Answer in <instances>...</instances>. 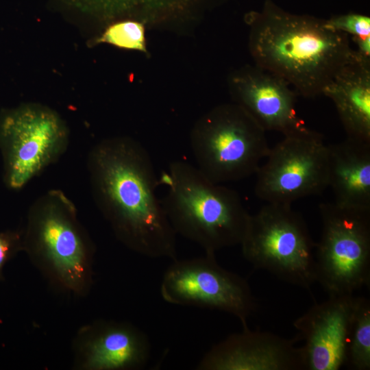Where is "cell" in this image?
I'll return each mask as SVG.
<instances>
[{"instance_id": "cell-16", "label": "cell", "mask_w": 370, "mask_h": 370, "mask_svg": "<svg viewBox=\"0 0 370 370\" xmlns=\"http://www.w3.org/2000/svg\"><path fill=\"white\" fill-rule=\"evenodd\" d=\"M328 147V186L340 206L370 210V142L346 138Z\"/></svg>"}, {"instance_id": "cell-4", "label": "cell", "mask_w": 370, "mask_h": 370, "mask_svg": "<svg viewBox=\"0 0 370 370\" xmlns=\"http://www.w3.org/2000/svg\"><path fill=\"white\" fill-rule=\"evenodd\" d=\"M165 180L168 189L161 202L176 234L205 252L241 243L250 214L236 191L183 160L169 164Z\"/></svg>"}, {"instance_id": "cell-22", "label": "cell", "mask_w": 370, "mask_h": 370, "mask_svg": "<svg viewBox=\"0 0 370 370\" xmlns=\"http://www.w3.org/2000/svg\"><path fill=\"white\" fill-rule=\"evenodd\" d=\"M355 45V51L361 57L370 59V36L352 37Z\"/></svg>"}, {"instance_id": "cell-1", "label": "cell", "mask_w": 370, "mask_h": 370, "mask_svg": "<svg viewBox=\"0 0 370 370\" xmlns=\"http://www.w3.org/2000/svg\"><path fill=\"white\" fill-rule=\"evenodd\" d=\"M92 197L116 238L150 258H177L176 234L156 194L157 178L146 149L129 137L103 140L87 161Z\"/></svg>"}, {"instance_id": "cell-8", "label": "cell", "mask_w": 370, "mask_h": 370, "mask_svg": "<svg viewBox=\"0 0 370 370\" xmlns=\"http://www.w3.org/2000/svg\"><path fill=\"white\" fill-rule=\"evenodd\" d=\"M322 222L316 244L317 282L329 295H353L370 284V210L319 206Z\"/></svg>"}, {"instance_id": "cell-7", "label": "cell", "mask_w": 370, "mask_h": 370, "mask_svg": "<svg viewBox=\"0 0 370 370\" xmlns=\"http://www.w3.org/2000/svg\"><path fill=\"white\" fill-rule=\"evenodd\" d=\"M68 127L52 109L25 103L0 113L3 180L17 190L56 162L67 149Z\"/></svg>"}, {"instance_id": "cell-13", "label": "cell", "mask_w": 370, "mask_h": 370, "mask_svg": "<svg viewBox=\"0 0 370 370\" xmlns=\"http://www.w3.org/2000/svg\"><path fill=\"white\" fill-rule=\"evenodd\" d=\"M298 337L288 339L248 327L212 346L196 366L197 370H303Z\"/></svg>"}, {"instance_id": "cell-11", "label": "cell", "mask_w": 370, "mask_h": 370, "mask_svg": "<svg viewBox=\"0 0 370 370\" xmlns=\"http://www.w3.org/2000/svg\"><path fill=\"white\" fill-rule=\"evenodd\" d=\"M73 367L78 370H137L150 358L147 335L136 325L97 320L77 331L73 344Z\"/></svg>"}, {"instance_id": "cell-18", "label": "cell", "mask_w": 370, "mask_h": 370, "mask_svg": "<svg viewBox=\"0 0 370 370\" xmlns=\"http://www.w3.org/2000/svg\"><path fill=\"white\" fill-rule=\"evenodd\" d=\"M345 365L354 370L370 369V302L355 297L346 342Z\"/></svg>"}, {"instance_id": "cell-3", "label": "cell", "mask_w": 370, "mask_h": 370, "mask_svg": "<svg viewBox=\"0 0 370 370\" xmlns=\"http://www.w3.org/2000/svg\"><path fill=\"white\" fill-rule=\"evenodd\" d=\"M22 235L23 251L52 286L74 296L88 294L95 248L64 192L52 189L34 201Z\"/></svg>"}, {"instance_id": "cell-20", "label": "cell", "mask_w": 370, "mask_h": 370, "mask_svg": "<svg viewBox=\"0 0 370 370\" xmlns=\"http://www.w3.org/2000/svg\"><path fill=\"white\" fill-rule=\"evenodd\" d=\"M329 28L352 37L370 36V18L367 15L349 13L325 19Z\"/></svg>"}, {"instance_id": "cell-19", "label": "cell", "mask_w": 370, "mask_h": 370, "mask_svg": "<svg viewBox=\"0 0 370 370\" xmlns=\"http://www.w3.org/2000/svg\"><path fill=\"white\" fill-rule=\"evenodd\" d=\"M96 43H108L116 47L147 51L145 24L134 19H121L112 22L96 40Z\"/></svg>"}, {"instance_id": "cell-9", "label": "cell", "mask_w": 370, "mask_h": 370, "mask_svg": "<svg viewBox=\"0 0 370 370\" xmlns=\"http://www.w3.org/2000/svg\"><path fill=\"white\" fill-rule=\"evenodd\" d=\"M160 286L167 303L217 310L236 317L244 328L256 308V301L245 279L221 267L215 253L172 260Z\"/></svg>"}, {"instance_id": "cell-21", "label": "cell", "mask_w": 370, "mask_h": 370, "mask_svg": "<svg viewBox=\"0 0 370 370\" xmlns=\"http://www.w3.org/2000/svg\"><path fill=\"white\" fill-rule=\"evenodd\" d=\"M23 250L22 232H0V281L3 279V270L5 264Z\"/></svg>"}, {"instance_id": "cell-12", "label": "cell", "mask_w": 370, "mask_h": 370, "mask_svg": "<svg viewBox=\"0 0 370 370\" xmlns=\"http://www.w3.org/2000/svg\"><path fill=\"white\" fill-rule=\"evenodd\" d=\"M229 82L234 103L265 132L285 136L308 129L296 112L297 93L278 75L254 64L235 71Z\"/></svg>"}, {"instance_id": "cell-10", "label": "cell", "mask_w": 370, "mask_h": 370, "mask_svg": "<svg viewBox=\"0 0 370 370\" xmlns=\"http://www.w3.org/2000/svg\"><path fill=\"white\" fill-rule=\"evenodd\" d=\"M265 159L256 173L255 193L267 203L291 204L328 186V147L313 130L285 136Z\"/></svg>"}, {"instance_id": "cell-14", "label": "cell", "mask_w": 370, "mask_h": 370, "mask_svg": "<svg viewBox=\"0 0 370 370\" xmlns=\"http://www.w3.org/2000/svg\"><path fill=\"white\" fill-rule=\"evenodd\" d=\"M354 301L353 295H330L293 322L304 340V369L337 370L345 365Z\"/></svg>"}, {"instance_id": "cell-2", "label": "cell", "mask_w": 370, "mask_h": 370, "mask_svg": "<svg viewBox=\"0 0 370 370\" xmlns=\"http://www.w3.org/2000/svg\"><path fill=\"white\" fill-rule=\"evenodd\" d=\"M245 19L254 64L306 98L323 95L354 54L349 36L327 27L325 19L288 12L271 0Z\"/></svg>"}, {"instance_id": "cell-5", "label": "cell", "mask_w": 370, "mask_h": 370, "mask_svg": "<svg viewBox=\"0 0 370 370\" xmlns=\"http://www.w3.org/2000/svg\"><path fill=\"white\" fill-rule=\"evenodd\" d=\"M265 132L234 103L214 108L196 123L190 133L197 168L217 184L256 174L270 149Z\"/></svg>"}, {"instance_id": "cell-6", "label": "cell", "mask_w": 370, "mask_h": 370, "mask_svg": "<svg viewBox=\"0 0 370 370\" xmlns=\"http://www.w3.org/2000/svg\"><path fill=\"white\" fill-rule=\"evenodd\" d=\"M240 245L256 269L308 290L317 282L316 243L291 204L267 203L250 214Z\"/></svg>"}, {"instance_id": "cell-17", "label": "cell", "mask_w": 370, "mask_h": 370, "mask_svg": "<svg viewBox=\"0 0 370 370\" xmlns=\"http://www.w3.org/2000/svg\"><path fill=\"white\" fill-rule=\"evenodd\" d=\"M86 14L114 21L135 19L146 23L186 11L197 0H68Z\"/></svg>"}, {"instance_id": "cell-15", "label": "cell", "mask_w": 370, "mask_h": 370, "mask_svg": "<svg viewBox=\"0 0 370 370\" xmlns=\"http://www.w3.org/2000/svg\"><path fill=\"white\" fill-rule=\"evenodd\" d=\"M323 95L334 103L347 138L370 142V59L354 50Z\"/></svg>"}]
</instances>
